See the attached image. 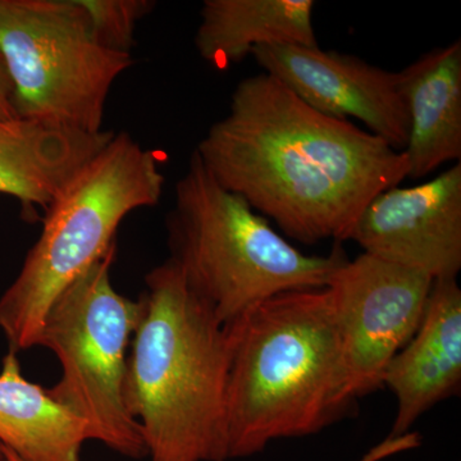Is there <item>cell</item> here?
Wrapping results in <instances>:
<instances>
[{
	"label": "cell",
	"mask_w": 461,
	"mask_h": 461,
	"mask_svg": "<svg viewBox=\"0 0 461 461\" xmlns=\"http://www.w3.org/2000/svg\"><path fill=\"white\" fill-rule=\"evenodd\" d=\"M195 151L221 186L308 245L348 241L366 206L409 172L402 151L264 72L236 86Z\"/></svg>",
	"instance_id": "6da1fadb"
},
{
	"label": "cell",
	"mask_w": 461,
	"mask_h": 461,
	"mask_svg": "<svg viewBox=\"0 0 461 461\" xmlns=\"http://www.w3.org/2000/svg\"><path fill=\"white\" fill-rule=\"evenodd\" d=\"M127 357L124 405L151 461H227L226 327L172 259L151 269Z\"/></svg>",
	"instance_id": "7a4b0ae2"
},
{
	"label": "cell",
	"mask_w": 461,
	"mask_h": 461,
	"mask_svg": "<svg viewBox=\"0 0 461 461\" xmlns=\"http://www.w3.org/2000/svg\"><path fill=\"white\" fill-rule=\"evenodd\" d=\"M229 459L314 435L350 405L327 288L264 300L226 324Z\"/></svg>",
	"instance_id": "3957f363"
},
{
	"label": "cell",
	"mask_w": 461,
	"mask_h": 461,
	"mask_svg": "<svg viewBox=\"0 0 461 461\" xmlns=\"http://www.w3.org/2000/svg\"><path fill=\"white\" fill-rule=\"evenodd\" d=\"M169 259L226 326L254 305L290 291L327 287L348 260L336 245L309 256L244 199L224 189L194 150L166 218Z\"/></svg>",
	"instance_id": "277c9868"
},
{
	"label": "cell",
	"mask_w": 461,
	"mask_h": 461,
	"mask_svg": "<svg viewBox=\"0 0 461 461\" xmlns=\"http://www.w3.org/2000/svg\"><path fill=\"white\" fill-rule=\"evenodd\" d=\"M159 157L129 133L111 140L42 218L41 238L0 296V330L11 353L38 346L54 300L115 247V233L131 212L160 202Z\"/></svg>",
	"instance_id": "5b68a950"
},
{
	"label": "cell",
	"mask_w": 461,
	"mask_h": 461,
	"mask_svg": "<svg viewBox=\"0 0 461 461\" xmlns=\"http://www.w3.org/2000/svg\"><path fill=\"white\" fill-rule=\"evenodd\" d=\"M0 54L18 118L96 135L131 54L103 45L78 0H0Z\"/></svg>",
	"instance_id": "8992f818"
},
{
	"label": "cell",
	"mask_w": 461,
	"mask_h": 461,
	"mask_svg": "<svg viewBox=\"0 0 461 461\" xmlns=\"http://www.w3.org/2000/svg\"><path fill=\"white\" fill-rule=\"evenodd\" d=\"M117 245L76 278L45 315L38 346L53 351L62 375L48 388L86 423L90 439L131 459L148 456L140 426L124 405V378L140 302L115 291Z\"/></svg>",
	"instance_id": "52a82bcc"
},
{
	"label": "cell",
	"mask_w": 461,
	"mask_h": 461,
	"mask_svg": "<svg viewBox=\"0 0 461 461\" xmlns=\"http://www.w3.org/2000/svg\"><path fill=\"white\" fill-rule=\"evenodd\" d=\"M433 280L363 253L327 285L341 341L346 399L382 387L388 364L420 329Z\"/></svg>",
	"instance_id": "ba28073f"
},
{
	"label": "cell",
	"mask_w": 461,
	"mask_h": 461,
	"mask_svg": "<svg viewBox=\"0 0 461 461\" xmlns=\"http://www.w3.org/2000/svg\"><path fill=\"white\" fill-rule=\"evenodd\" d=\"M251 56L264 74L315 111L339 120L355 118L396 150L403 151L408 144V109L397 72L318 45H263Z\"/></svg>",
	"instance_id": "9c48e42d"
},
{
	"label": "cell",
	"mask_w": 461,
	"mask_h": 461,
	"mask_svg": "<svg viewBox=\"0 0 461 461\" xmlns=\"http://www.w3.org/2000/svg\"><path fill=\"white\" fill-rule=\"evenodd\" d=\"M348 240L363 253L424 273L433 281L456 280L461 162L417 186L382 191L357 218Z\"/></svg>",
	"instance_id": "30bf717a"
},
{
	"label": "cell",
	"mask_w": 461,
	"mask_h": 461,
	"mask_svg": "<svg viewBox=\"0 0 461 461\" xmlns=\"http://www.w3.org/2000/svg\"><path fill=\"white\" fill-rule=\"evenodd\" d=\"M460 384L461 290L456 280H437L420 329L382 378V386L397 400L390 438L408 435L424 412L455 395Z\"/></svg>",
	"instance_id": "8fae6325"
},
{
	"label": "cell",
	"mask_w": 461,
	"mask_h": 461,
	"mask_svg": "<svg viewBox=\"0 0 461 461\" xmlns=\"http://www.w3.org/2000/svg\"><path fill=\"white\" fill-rule=\"evenodd\" d=\"M113 133L86 135L23 118L0 122V194L20 202L26 220H38Z\"/></svg>",
	"instance_id": "7c38bea8"
},
{
	"label": "cell",
	"mask_w": 461,
	"mask_h": 461,
	"mask_svg": "<svg viewBox=\"0 0 461 461\" xmlns=\"http://www.w3.org/2000/svg\"><path fill=\"white\" fill-rule=\"evenodd\" d=\"M399 74L409 115L408 177L461 159V41L435 48Z\"/></svg>",
	"instance_id": "4fadbf2b"
},
{
	"label": "cell",
	"mask_w": 461,
	"mask_h": 461,
	"mask_svg": "<svg viewBox=\"0 0 461 461\" xmlns=\"http://www.w3.org/2000/svg\"><path fill=\"white\" fill-rule=\"evenodd\" d=\"M313 0H205L195 33L199 56L217 68L263 45L317 47Z\"/></svg>",
	"instance_id": "5bb4252c"
},
{
	"label": "cell",
	"mask_w": 461,
	"mask_h": 461,
	"mask_svg": "<svg viewBox=\"0 0 461 461\" xmlns=\"http://www.w3.org/2000/svg\"><path fill=\"white\" fill-rule=\"evenodd\" d=\"M0 371V444L23 461H81L89 430L48 388L23 377L17 354Z\"/></svg>",
	"instance_id": "9a60e30c"
},
{
	"label": "cell",
	"mask_w": 461,
	"mask_h": 461,
	"mask_svg": "<svg viewBox=\"0 0 461 461\" xmlns=\"http://www.w3.org/2000/svg\"><path fill=\"white\" fill-rule=\"evenodd\" d=\"M89 14L94 32L109 50L131 54L136 26L156 7L149 0H78Z\"/></svg>",
	"instance_id": "2e32d148"
},
{
	"label": "cell",
	"mask_w": 461,
	"mask_h": 461,
	"mask_svg": "<svg viewBox=\"0 0 461 461\" xmlns=\"http://www.w3.org/2000/svg\"><path fill=\"white\" fill-rule=\"evenodd\" d=\"M14 107V85L9 77L7 66L0 54V122L17 120Z\"/></svg>",
	"instance_id": "e0dca14e"
},
{
	"label": "cell",
	"mask_w": 461,
	"mask_h": 461,
	"mask_svg": "<svg viewBox=\"0 0 461 461\" xmlns=\"http://www.w3.org/2000/svg\"><path fill=\"white\" fill-rule=\"evenodd\" d=\"M2 450H3V461H23L20 459V457H17L16 455L12 453L11 450H8L7 447H5V446H3Z\"/></svg>",
	"instance_id": "ac0fdd59"
},
{
	"label": "cell",
	"mask_w": 461,
	"mask_h": 461,
	"mask_svg": "<svg viewBox=\"0 0 461 461\" xmlns=\"http://www.w3.org/2000/svg\"><path fill=\"white\" fill-rule=\"evenodd\" d=\"M2 444H0V461H3V450H2Z\"/></svg>",
	"instance_id": "d6986e66"
}]
</instances>
